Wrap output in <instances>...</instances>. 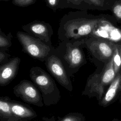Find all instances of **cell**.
I'll return each mask as SVG.
<instances>
[{"label":"cell","mask_w":121,"mask_h":121,"mask_svg":"<svg viewBox=\"0 0 121 121\" xmlns=\"http://www.w3.org/2000/svg\"><path fill=\"white\" fill-rule=\"evenodd\" d=\"M37 0H12V3L20 7H26L35 3Z\"/></svg>","instance_id":"obj_21"},{"label":"cell","mask_w":121,"mask_h":121,"mask_svg":"<svg viewBox=\"0 0 121 121\" xmlns=\"http://www.w3.org/2000/svg\"><path fill=\"white\" fill-rule=\"evenodd\" d=\"M116 75L114 70L112 57L105 63L103 71L99 74H95L88 79L85 90L91 93H95L99 99H101L104 92V88L110 84Z\"/></svg>","instance_id":"obj_6"},{"label":"cell","mask_w":121,"mask_h":121,"mask_svg":"<svg viewBox=\"0 0 121 121\" xmlns=\"http://www.w3.org/2000/svg\"><path fill=\"white\" fill-rule=\"evenodd\" d=\"M9 0H0V1H9Z\"/></svg>","instance_id":"obj_27"},{"label":"cell","mask_w":121,"mask_h":121,"mask_svg":"<svg viewBox=\"0 0 121 121\" xmlns=\"http://www.w3.org/2000/svg\"><path fill=\"white\" fill-rule=\"evenodd\" d=\"M83 48L78 41H60L55 48L54 54L61 61L69 77L86 63Z\"/></svg>","instance_id":"obj_2"},{"label":"cell","mask_w":121,"mask_h":121,"mask_svg":"<svg viewBox=\"0 0 121 121\" xmlns=\"http://www.w3.org/2000/svg\"><path fill=\"white\" fill-rule=\"evenodd\" d=\"M117 46V48H118V51H119V52L120 54V55H121V44H120V45H118Z\"/></svg>","instance_id":"obj_25"},{"label":"cell","mask_w":121,"mask_h":121,"mask_svg":"<svg viewBox=\"0 0 121 121\" xmlns=\"http://www.w3.org/2000/svg\"><path fill=\"white\" fill-rule=\"evenodd\" d=\"M118 24L112 16L108 15L97 24L89 37L105 40L117 46L121 44V26Z\"/></svg>","instance_id":"obj_5"},{"label":"cell","mask_w":121,"mask_h":121,"mask_svg":"<svg viewBox=\"0 0 121 121\" xmlns=\"http://www.w3.org/2000/svg\"><path fill=\"white\" fill-rule=\"evenodd\" d=\"M95 8V10H107L110 7L106 0H86Z\"/></svg>","instance_id":"obj_18"},{"label":"cell","mask_w":121,"mask_h":121,"mask_svg":"<svg viewBox=\"0 0 121 121\" xmlns=\"http://www.w3.org/2000/svg\"><path fill=\"white\" fill-rule=\"evenodd\" d=\"M10 99L8 97H0V118L2 121H17L13 116L10 107Z\"/></svg>","instance_id":"obj_15"},{"label":"cell","mask_w":121,"mask_h":121,"mask_svg":"<svg viewBox=\"0 0 121 121\" xmlns=\"http://www.w3.org/2000/svg\"><path fill=\"white\" fill-rule=\"evenodd\" d=\"M110 10L117 23L121 26V0H106Z\"/></svg>","instance_id":"obj_16"},{"label":"cell","mask_w":121,"mask_h":121,"mask_svg":"<svg viewBox=\"0 0 121 121\" xmlns=\"http://www.w3.org/2000/svg\"><path fill=\"white\" fill-rule=\"evenodd\" d=\"M108 15H94L86 10L70 11L60 19L57 35L60 41L75 42L88 38L101 20Z\"/></svg>","instance_id":"obj_1"},{"label":"cell","mask_w":121,"mask_h":121,"mask_svg":"<svg viewBox=\"0 0 121 121\" xmlns=\"http://www.w3.org/2000/svg\"><path fill=\"white\" fill-rule=\"evenodd\" d=\"M48 7L56 12L59 9L60 0H44Z\"/></svg>","instance_id":"obj_22"},{"label":"cell","mask_w":121,"mask_h":121,"mask_svg":"<svg viewBox=\"0 0 121 121\" xmlns=\"http://www.w3.org/2000/svg\"><path fill=\"white\" fill-rule=\"evenodd\" d=\"M83 47L88 49L97 60L106 63L113 56L117 45L109 41L89 37L78 41Z\"/></svg>","instance_id":"obj_7"},{"label":"cell","mask_w":121,"mask_h":121,"mask_svg":"<svg viewBox=\"0 0 121 121\" xmlns=\"http://www.w3.org/2000/svg\"><path fill=\"white\" fill-rule=\"evenodd\" d=\"M20 62L19 57H15L0 65V86L9 84L15 78Z\"/></svg>","instance_id":"obj_11"},{"label":"cell","mask_w":121,"mask_h":121,"mask_svg":"<svg viewBox=\"0 0 121 121\" xmlns=\"http://www.w3.org/2000/svg\"><path fill=\"white\" fill-rule=\"evenodd\" d=\"M121 88V70L116 75L114 79L110 84L106 93L103 97L101 104L106 106L114 98L118 90Z\"/></svg>","instance_id":"obj_13"},{"label":"cell","mask_w":121,"mask_h":121,"mask_svg":"<svg viewBox=\"0 0 121 121\" xmlns=\"http://www.w3.org/2000/svg\"><path fill=\"white\" fill-rule=\"evenodd\" d=\"M12 37L10 32L6 34L0 30V50L6 51L11 46Z\"/></svg>","instance_id":"obj_17"},{"label":"cell","mask_w":121,"mask_h":121,"mask_svg":"<svg viewBox=\"0 0 121 121\" xmlns=\"http://www.w3.org/2000/svg\"><path fill=\"white\" fill-rule=\"evenodd\" d=\"M71 8L79 10H95L86 0H60L59 9Z\"/></svg>","instance_id":"obj_14"},{"label":"cell","mask_w":121,"mask_h":121,"mask_svg":"<svg viewBox=\"0 0 121 121\" xmlns=\"http://www.w3.org/2000/svg\"><path fill=\"white\" fill-rule=\"evenodd\" d=\"M112 61L114 71L116 75H117L121 70V55L119 52L117 46L112 56Z\"/></svg>","instance_id":"obj_19"},{"label":"cell","mask_w":121,"mask_h":121,"mask_svg":"<svg viewBox=\"0 0 121 121\" xmlns=\"http://www.w3.org/2000/svg\"><path fill=\"white\" fill-rule=\"evenodd\" d=\"M44 64L47 70L61 86L69 91H72V86L69 77L61 61L54 53L46 59Z\"/></svg>","instance_id":"obj_9"},{"label":"cell","mask_w":121,"mask_h":121,"mask_svg":"<svg viewBox=\"0 0 121 121\" xmlns=\"http://www.w3.org/2000/svg\"><path fill=\"white\" fill-rule=\"evenodd\" d=\"M10 55L5 51L0 50V65L10 60Z\"/></svg>","instance_id":"obj_23"},{"label":"cell","mask_w":121,"mask_h":121,"mask_svg":"<svg viewBox=\"0 0 121 121\" xmlns=\"http://www.w3.org/2000/svg\"><path fill=\"white\" fill-rule=\"evenodd\" d=\"M58 121H83L82 117L77 113H69L62 118H59Z\"/></svg>","instance_id":"obj_20"},{"label":"cell","mask_w":121,"mask_h":121,"mask_svg":"<svg viewBox=\"0 0 121 121\" xmlns=\"http://www.w3.org/2000/svg\"><path fill=\"white\" fill-rule=\"evenodd\" d=\"M16 36L22 47V51L35 59L44 62L48 57L54 53L55 47L49 46L26 32L17 31Z\"/></svg>","instance_id":"obj_4"},{"label":"cell","mask_w":121,"mask_h":121,"mask_svg":"<svg viewBox=\"0 0 121 121\" xmlns=\"http://www.w3.org/2000/svg\"><path fill=\"white\" fill-rule=\"evenodd\" d=\"M10 104L12 115L17 120H30L37 116L36 112L32 108L24 104L12 100H10Z\"/></svg>","instance_id":"obj_12"},{"label":"cell","mask_w":121,"mask_h":121,"mask_svg":"<svg viewBox=\"0 0 121 121\" xmlns=\"http://www.w3.org/2000/svg\"><path fill=\"white\" fill-rule=\"evenodd\" d=\"M29 76L33 83L41 92L43 104L50 106L60 100V92L54 80L44 70L38 66L32 67Z\"/></svg>","instance_id":"obj_3"},{"label":"cell","mask_w":121,"mask_h":121,"mask_svg":"<svg viewBox=\"0 0 121 121\" xmlns=\"http://www.w3.org/2000/svg\"><path fill=\"white\" fill-rule=\"evenodd\" d=\"M22 29L29 35L40 39L50 47H53L51 38L53 34L52 26L43 21L34 20L22 26Z\"/></svg>","instance_id":"obj_10"},{"label":"cell","mask_w":121,"mask_h":121,"mask_svg":"<svg viewBox=\"0 0 121 121\" xmlns=\"http://www.w3.org/2000/svg\"><path fill=\"white\" fill-rule=\"evenodd\" d=\"M0 30H1V28L0 27Z\"/></svg>","instance_id":"obj_28"},{"label":"cell","mask_w":121,"mask_h":121,"mask_svg":"<svg viewBox=\"0 0 121 121\" xmlns=\"http://www.w3.org/2000/svg\"><path fill=\"white\" fill-rule=\"evenodd\" d=\"M15 95L24 102L38 107L44 105L41 93L37 86L31 81L24 79L13 88Z\"/></svg>","instance_id":"obj_8"},{"label":"cell","mask_w":121,"mask_h":121,"mask_svg":"<svg viewBox=\"0 0 121 121\" xmlns=\"http://www.w3.org/2000/svg\"><path fill=\"white\" fill-rule=\"evenodd\" d=\"M43 119L44 121H55V119L54 116H52L51 118H49L47 117H43Z\"/></svg>","instance_id":"obj_24"},{"label":"cell","mask_w":121,"mask_h":121,"mask_svg":"<svg viewBox=\"0 0 121 121\" xmlns=\"http://www.w3.org/2000/svg\"><path fill=\"white\" fill-rule=\"evenodd\" d=\"M16 121H29V120H26V119H19Z\"/></svg>","instance_id":"obj_26"}]
</instances>
